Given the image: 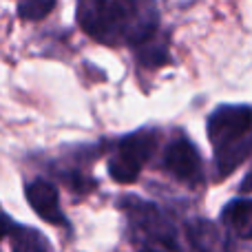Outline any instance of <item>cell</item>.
<instances>
[{
    "label": "cell",
    "instance_id": "1",
    "mask_svg": "<svg viewBox=\"0 0 252 252\" xmlns=\"http://www.w3.org/2000/svg\"><path fill=\"white\" fill-rule=\"evenodd\" d=\"M75 20L89 38L106 47L137 51L159 35L157 0H78Z\"/></svg>",
    "mask_w": 252,
    "mask_h": 252
},
{
    "label": "cell",
    "instance_id": "13",
    "mask_svg": "<svg viewBox=\"0 0 252 252\" xmlns=\"http://www.w3.org/2000/svg\"><path fill=\"white\" fill-rule=\"evenodd\" d=\"M16 226H18V223H13L11 219L4 215V210L0 208V239H2V237H9V235H11Z\"/></svg>",
    "mask_w": 252,
    "mask_h": 252
},
{
    "label": "cell",
    "instance_id": "8",
    "mask_svg": "<svg viewBox=\"0 0 252 252\" xmlns=\"http://www.w3.org/2000/svg\"><path fill=\"white\" fill-rule=\"evenodd\" d=\"M184 252H219V232L206 219H192L184 226Z\"/></svg>",
    "mask_w": 252,
    "mask_h": 252
},
{
    "label": "cell",
    "instance_id": "4",
    "mask_svg": "<svg viewBox=\"0 0 252 252\" xmlns=\"http://www.w3.org/2000/svg\"><path fill=\"white\" fill-rule=\"evenodd\" d=\"M159 130L144 126L133 133L124 135L115 142L111 157L106 161V168L113 182L118 184H133L142 175L144 166L153 159L157 146H159Z\"/></svg>",
    "mask_w": 252,
    "mask_h": 252
},
{
    "label": "cell",
    "instance_id": "5",
    "mask_svg": "<svg viewBox=\"0 0 252 252\" xmlns=\"http://www.w3.org/2000/svg\"><path fill=\"white\" fill-rule=\"evenodd\" d=\"M157 166H159L164 173H168L173 179H177L179 184L190 186V188L201 186L206 179L204 159H201L199 148L184 133H175L173 137L166 142Z\"/></svg>",
    "mask_w": 252,
    "mask_h": 252
},
{
    "label": "cell",
    "instance_id": "12",
    "mask_svg": "<svg viewBox=\"0 0 252 252\" xmlns=\"http://www.w3.org/2000/svg\"><path fill=\"white\" fill-rule=\"evenodd\" d=\"M53 7H56V0H16L18 16L22 20H31V22L47 18L53 11Z\"/></svg>",
    "mask_w": 252,
    "mask_h": 252
},
{
    "label": "cell",
    "instance_id": "3",
    "mask_svg": "<svg viewBox=\"0 0 252 252\" xmlns=\"http://www.w3.org/2000/svg\"><path fill=\"white\" fill-rule=\"evenodd\" d=\"M118 206L126 217L128 235L137 252H184L182 235L168 213L157 204L135 195H124Z\"/></svg>",
    "mask_w": 252,
    "mask_h": 252
},
{
    "label": "cell",
    "instance_id": "11",
    "mask_svg": "<svg viewBox=\"0 0 252 252\" xmlns=\"http://www.w3.org/2000/svg\"><path fill=\"white\" fill-rule=\"evenodd\" d=\"M135 58L144 69H159L161 64H166L168 62V33H159L155 40L139 47L135 51Z\"/></svg>",
    "mask_w": 252,
    "mask_h": 252
},
{
    "label": "cell",
    "instance_id": "10",
    "mask_svg": "<svg viewBox=\"0 0 252 252\" xmlns=\"http://www.w3.org/2000/svg\"><path fill=\"white\" fill-rule=\"evenodd\" d=\"M9 241H11V252H51L49 241L35 228L16 226L9 235Z\"/></svg>",
    "mask_w": 252,
    "mask_h": 252
},
{
    "label": "cell",
    "instance_id": "6",
    "mask_svg": "<svg viewBox=\"0 0 252 252\" xmlns=\"http://www.w3.org/2000/svg\"><path fill=\"white\" fill-rule=\"evenodd\" d=\"M25 197L40 219H44L47 223H53V226H69L64 213H62L58 188L53 186L49 179L33 177L31 182H27Z\"/></svg>",
    "mask_w": 252,
    "mask_h": 252
},
{
    "label": "cell",
    "instance_id": "14",
    "mask_svg": "<svg viewBox=\"0 0 252 252\" xmlns=\"http://www.w3.org/2000/svg\"><path fill=\"white\" fill-rule=\"evenodd\" d=\"M239 190L241 192H252V166H250L248 173H246V177H244V182H241Z\"/></svg>",
    "mask_w": 252,
    "mask_h": 252
},
{
    "label": "cell",
    "instance_id": "7",
    "mask_svg": "<svg viewBox=\"0 0 252 252\" xmlns=\"http://www.w3.org/2000/svg\"><path fill=\"white\" fill-rule=\"evenodd\" d=\"M97 148L80 146V153H66L56 161V175L71 188V190L87 195L95 188V179L89 175V170L84 168V164L93 161Z\"/></svg>",
    "mask_w": 252,
    "mask_h": 252
},
{
    "label": "cell",
    "instance_id": "9",
    "mask_svg": "<svg viewBox=\"0 0 252 252\" xmlns=\"http://www.w3.org/2000/svg\"><path fill=\"white\" fill-rule=\"evenodd\" d=\"M221 221L230 235L252 239V199H232L221 210Z\"/></svg>",
    "mask_w": 252,
    "mask_h": 252
},
{
    "label": "cell",
    "instance_id": "2",
    "mask_svg": "<svg viewBox=\"0 0 252 252\" xmlns=\"http://www.w3.org/2000/svg\"><path fill=\"white\" fill-rule=\"evenodd\" d=\"M206 133L215 155V179L221 182L252 155V106H217L208 115Z\"/></svg>",
    "mask_w": 252,
    "mask_h": 252
}]
</instances>
